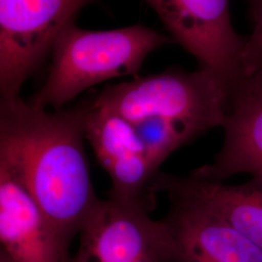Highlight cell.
Here are the masks:
<instances>
[{
  "label": "cell",
  "mask_w": 262,
  "mask_h": 262,
  "mask_svg": "<svg viewBox=\"0 0 262 262\" xmlns=\"http://www.w3.org/2000/svg\"><path fill=\"white\" fill-rule=\"evenodd\" d=\"M0 262H14L7 253H5L3 250H0Z\"/></svg>",
  "instance_id": "cell-14"
},
{
  "label": "cell",
  "mask_w": 262,
  "mask_h": 262,
  "mask_svg": "<svg viewBox=\"0 0 262 262\" xmlns=\"http://www.w3.org/2000/svg\"><path fill=\"white\" fill-rule=\"evenodd\" d=\"M152 189L156 193L180 194L204 203L262 250V178L251 177L248 182L233 186L159 171L154 179Z\"/></svg>",
  "instance_id": "cell-11"
},
{
  "label": "cell",
  "mask_w": 262,
  "mask_h": 262,
  "mask_svg": "<svg viewBox=\"0 0 262 262\" xmlns=\"http://www.w3.org/2000/svg\"><path fill=\"white\" fill-rule=\"evenodd\" d=\"M230 83L215 71L170 69L159 74L108 85L93 103L130 122L161 118L182 124L198 136L222 127Z\"/></svg>",
  "instance_id": "cell-3"
},
{
  "label": "cell",
  "mask_w": 262,
  "mask_h": 262,
  "mask_svg": "<svg viewBox=\"0 0 262 262\" xmlns=\"http://www.w3.org/2000/svg\"><path fill=\"white\" fill-rule=\"evenodd\" d=\"M254 7V10L257 11L259 8L262 7V0H249Z\"/></svg>",
  "instance_id": "cell-15"
},
{
  "label": "cell",
  "mask_w": 262,
  "mask_h": 262,
  "mask_svg": "<svg viewBox=\"0 0 262 262\" xmlns=\"http://www.w3.org/2000/svg\"><path fill=\"white\" fill-rule=\"evenodd\" d=\"M85 140L111 179L108 197L140 204L151 211L156 206L152 182L155 168L132 122L109 109L89 102Z\"/></svg>",
  "instance_id": "cell-7"
},
{
  "label": "cell",
  "mask_w": 262,
  "mask_h": 262,
  "mask_svg": "<svg viewBox=\"0 0 262 262\" xmlns=\"http://www.w3.org/2000/svg\"><path fill=\"white\" fill-rule=\"evenodd\" d=\"M241 76L262 77V7L255 11V25L244 40L240 55Z\"/></svg>",
  "instance_id": "cell-13"
},
{
  "label": "cell",
  "mask_w": 262,
  "mask_h": 262,
  "mask_svg": "<svg viewBox=\"0 0 262 262\" xmlns=\"http://www.w3.org/2000/svg\"><path fill=\"white\" fill-rule=\"evenodd\" d=\"M163 219L172 236L175 262H262V250L222 215L194 198L167 194Z\"/></svg>",
  "instance_id": "cell-8"
},
{
  "label": "cell",
  "mask_w": 262,
  "mask_h": 262,
  "mask_svg": "<svg viewBox=\"0 0 262 262\" xmlns=\"http://www.w3.org/2000/svg\"><path fill=\"white\" fill-rule=\"evenodd\" d=\"M174 42L172 37L141 25L86 30L73 20L56 37L47 80L29 101L45 109H61L95 84L136 75L151 52Z\"/></svg>",
  "instance_id": "cell-2"
},
{
  "label": "cell",
  "mask_w": 262,
  "mask_h": 262,
  "mask_svg": "<svg viewBox=\"0 0 262 262\" xmlns=\"http://www.w3.org/2000/svg\"><path fill=\"white\" fill-rule=\"evenodd\" d=\"M224 143L214 161L190 175L225 182L235 175L262 178V77L241 76L230 84Z\"/></svg>",
  "instance_id": "cell-9"
},
{
  "label": "cell",
  "mask_w": 262,
  "mask_h": 262,
  "mask_svg": "<svg viewBox=\"0 0 262 262\" xmlns=\"http://www.w3.org/2000/svg\"><path fill=\"white\" fill-rule=\"evenodd\" d=\"M1 250L14 262H71L56 227L8 169L0 166Z\"/></svg>",
  "instance_id": "cell-10"
},
{
  "label": "cell",
  "mask_w": 262,
  "mask_h": 262,
  "mask_svg": "<svg viewBox=\"0 0 262 262\" xmlns=\"http://www.w3.org/2000/svg\"><path fill=\"white\" fill-rule=\"evenodd\" d=\"M132 123L158 170L174 150L198 137L186 126L161 118H147Z\"/></svg>",
  "instance_id": "cell-12"
},
{
  "label": "cell",
  "mask_w": 262,
  "mask_h": 262,
  "mask_svg": "<svg viewBox=\"0 0 262 262\" xmlns=\"http://www.w3.org/2000/svg\"><path fill=\"white\" fill-rule=\"evenodd\" d=\"M156 12L172 39L203 68L231 84L241 76L243 39L231 23L230 0H145Z\"/></svg>",
  "instance_id": "cell-6"
},
{
  "label": "cell",
  "mask_w": 262,
  "mask_h": 262,
  "mask_svg": "<svg viewBox=\"0 0 262 262\" xmlns=\"http://www.w3.org/2000/svg\"><path fill=\"white\" fill-rule=\"evenodd\" d=\"M94 0H0V97L20 89L77 13Z\"/></svg>",
  "instance_id": "cell-4"
},
{
  "label": "cell",
  "mask_w": 262,
  "mask_h": 262,
  "mask_svg": "<svg viewBox=\"0 0 262 262\" xmlns=\"http://www.w3.org/2000/svg\"><path fill=\"white\" fill-rule=\"evenodd\" d=\"M89 103L52 110L0 98V166L33 197L69 248L101 203L84 148Z\"/></svg>",
  "instance_id": "cell-1"
},
{
  "label": "cell",
  "mask_w": 262,
  "mask_h": 262,
  "mask_svg": "<svg viewBox=\"0 0 262 262\" xmlns=\"http://www.w3.org/2000/svg\"><path fill=\"white\" fill-rule=\"evenodd\" d=\"M140 204L108 197L80 232L71 262H175L168 227Z\"/></svg>",
  "instance_id": "cell-5"
}]
</instances>
